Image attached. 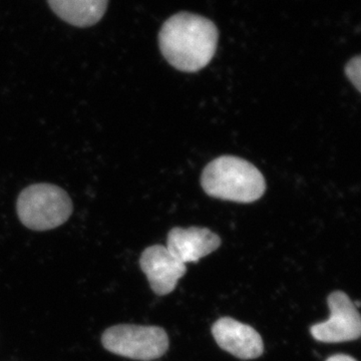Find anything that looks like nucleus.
Segmentation results:
<instances>
[{
    "label": "nucleus",
    "mask_w": 361,
    "mask_h": 361,
    "mask_svg": "<svg viewBox=\"0 0 361 361\" xmlns=\"http://www.w3.org/2000/svg\"><path fill=\"white\" fill-rule=\"evenodd\" d=\"M217 26L190 13L171 16L159 32V47L166 61L180 71L195 73L212 61L217 49Z\"/></svg>",
    "instance_id": "obj_1"
},
{
    "label": "nucleus",
    "mask_w": 361,
    "mask_h": 361,
    "mask_svg": "<svg viewBox=\"0 0 361 361\" xmlns=\"http://www.w3.org/2000/svg\"><path fill=\"white\" fill-rule=\"evenodd\" d=\"M201 185L209 196L237 203H253L266 190L262 173L235 156L219 157L209 163L202 173Z\"/></svg>",
    "instance_id": "obj_2"
},
{
    "label": "nucleus",
    "mask_w": 361,
    "mask_h": 361,
    "mask_svg": "<svg viewBox=\"0 0 361 361\" xmlns=\"http://www.w3.org/2000/svg\"><path fill=\"white\" fill-rule=\"evenodd\" d=\"M18 215L20 222L33 231H47L65 224L73 213L70 196L58 186L35 184L18 196Z\"/></svg>",
    "instance_id": "obj_3"
},
{
    "label": "nucleus",
    "mask_w": 361,
    "mask_h": 361,
    "mask_svg": "<svg viewBox=\"0 0 361 361\" xmlns=\"http://www.w3.org/2000/svg\"><path fill=\"white\" fill-rule=\"evenodd\" d=\"M102 344L113 355L134 360L152 361L167 353L170 341L167 332L161 327L118 324L104 330Z\"/></svg>",
    "instance_id": "obj_4"
},
{
    "label": "nucleus",
    "mask_w": 361,
    "mask_h": 361,
    "mask_svg": "<svg viewBox=\"0 0 361 361\" xmlns=\"http://www.w3.org/2000/svg\"><path fill=\"white\" fill-rule=\"evenodd\" d=\"M330 317L310 329L315 341L324 343H341L356 341L361 334V318L355 302L348 294L334 291L327 297Z\"/></svg>",
    "instance_id": "obj_5"
},
{
    "label": "nucleus",
    "mask_w": 361,
    "mask_h": 361,
    "mask_svg": "<svg viewBox=\"0 0 361 361\" xmlns=\"http://www.w3.org/2000/svg\"><path fill=\"white\" fill-rule=\"evenodd\" d=\"M140 266L154 293L165 296L172 293L187 272L186 264L175 257L167 247L153 245L142 251Z\"/></svg>",
    "instance_id": "obj_6"
},
{
    "label": "nucleus",
    "mask_w": 361,
    "mask_h": 361,
    "mask_svg": "<svg viewBox=\"0 0 361 361\" xmlns=\"http://www.w3.org/2000/svg\"><path fill=\"white\" fill-rule=\"evenodd\" d=\"M212 334L223 350L239 360H255L264 353L260 334L253 327L231 317H222L214 323Z\"/></svg>",
    "instance_id": "obj_7"
},
{
    "label": "nucleus",
    "mask_w": 361,
    "mask_h": 361,
    "mask_svg": "<svg viewBox=\"0 0 361 361\" xmlns=\"http://www.w3.org/2000/svg\"><path fill=\"white\" fill-rule=\"evenodd\" d=\"M221 238L208 228H173L168 234V250L180 262H198L221 246Z\"/></svg>",
    "instance_id": "obj_8"
},
{
    "label": "nucleus",
    "mask_w": 361,
    "mask_h": 361,
    "mask_svg": "<svg viewBox=\"0 0 361 361\" xmlns=\"http://www.w3.org/2000/svg\"><path fill=\"white\" fill-rule=\"evenodd\" d=\"M54 13L66 23L89 27L103 18L109 0H47Z\"/></svg>",
    "instance_id": "obj_9"
},
{
    "label": "nucleus",
    "mask_w": 361,
    "mask_h": 361,
    "mask_svg": "<svg viewBox=\"0 0 361 361\" xmlns=\"http://www.w3.org/2000/svg\"><path fill=\"white\" fill-rule=\"evenodd\" d=\"M345 75L351 82L355 85L356 90L360 92L361 82V58L355 56L348 61L345 66Z\"/></svg>",
    "instance_id": "obj_10"
},
{
    "label": "nucleus",
    "mask_w": 361,
    "mask_h": 361,
    "mask_svg": "<svg viewBox=\"0 0 361 361\" xmlns=\"http://www.w3.org/2000/svg\"><path fill=\"white\" fill-rule=\"evenodd\" d=\"M326 361H357L355 358L351 357V356L346 355H336L330 356L327 358Z\"/></svg>",
    "instance_id": "obj_11"
}]
</instances>
